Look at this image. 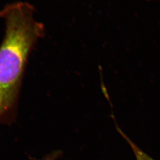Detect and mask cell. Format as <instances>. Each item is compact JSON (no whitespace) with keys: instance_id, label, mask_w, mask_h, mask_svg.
<instances>
[{"instance_id":"1","label":"cell","mask_w":160,"mask_h":160,"mask_svg":"<svg viewBox=\"0 0 160 160\" xmlns=\"http://www.w3.org/2000/svg\"><path fill=\"white\" fill-rule=\"evenodd\" d=\"M3 16L6 34L0 46V125H11L16 119L25 64L43 30L26 4L8 7Z\"/></svg>"},{"instance_id":"2","label":"cell","mask_w":160,"mask_h":160,"mask_svg":"<svg viewBox=\"0 0 160 160\" xmlns=\"http://www.w3.org/2000/svg\"><path fill=\"white\" fill-rule=\"evenodd\" d=\"M115 123H116V128H117L118 131L120 133V135L125 138V139L126 141L129 143V144L131 145L132 148L133 152H134V154L135 155L136 160H155L154 159H153L152 158L150 157L147 154H145V153L144 152H143L139 148H138L137 146L135 143H133L129 138L127 137V135H126V134L120 129V128H119V127L118 126V124L116 123V122H115Z\"/></svg>"}]
</instances>
